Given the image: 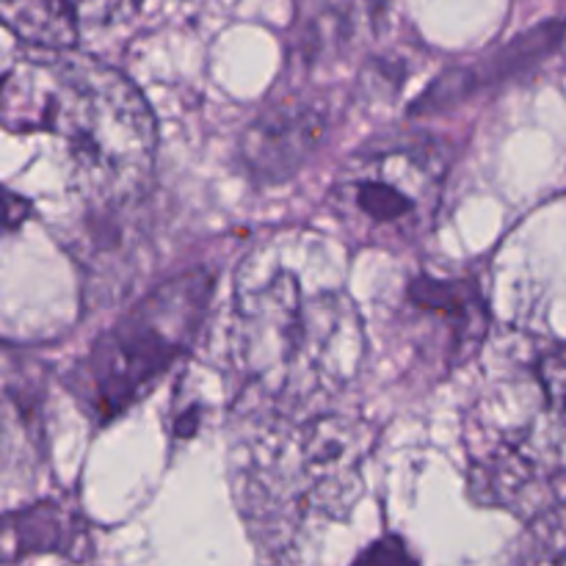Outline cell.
<instances>
[{
    "mask_svg": "<svg viewBox=\"0 0 566 566\" xmlns=\"http://www.w3.org/2000/svg\"><path fill=\"white\" fill-rule=\"evenodd\" d=\"M3 125L53 133L70 186L97 213H122L147 193L155 171V116L114 66L70 50L20 55L3 77Z\"/></svg>",
    "mask_w": 566,
    "mask_h": 566,
    "instance_id": "6da1fadb",
    "label": "cell"
},
{
    "mask_svg": "<svg viewBox=\"0 0 566 566\" xmlns=\"http://www.w3.org/2000/svg\"><path fill=\"white\" fill-rule=\"evenodd\" d=\"M376 431L357 415H263L232 453L238 509L265 564H285L324 523L346 520L363 495Z\"/></svg>",
    "mask_w": 566,
    "mask_h": 566,
    "instance_id": "7a4b0ae2",
    "label": "cell"
},
{
    "mask_svg": "<svg viewBox=\"0 0 566 566\" xmlns=\"http://www.w3.org/2000/svg\"><path fill=\"white\" fill-rule=\"evenodd\" d=\"M232 352L265 415L310 418L315 403L357 379L363 321L343 291L304 296L291 274H274L258 287H238Z\"/></svg>",
    "mask_w": 566,
    "mask_h": 566,
    "instance_id": "3957f363",
    "label": "cell"
},
{
    "mask_svg": "<svg viewBox=\"0 0 566 566\" xmlns=\"http://www.w3.org/2000/svg\"><path fill=\"white\" fill-rule=\"evenodd\" d=\"M216 274L191 269L164 282L92 343L66 387L92 423L108 426L142 401L193 346L213 298Z\"/></svg>",
    "mask_w": 566,
    "mask_h": 566,
    "instance_id": "277c9868",
    "label": "cell"
},
{
    "mask_svg": "<svg viewBox=\"0 0 566 566\" xmlns=\"http://www.w3.org/2000/svg\"><path fill=\"white\" fill-rule=\"evenodd\" d=\"M448 169V149L429 138L368 147L337 171L329 208L359 247H409L434 224Z\"/></svg>",
    "mask_w": 566,
    "mask_h": 566,
    "instance_id": "5b68a950",
    "label": "cell"
},
{
    "mask_svg": "<svg viewBox=\"0 0 566 566\" xmlns=\"http://www.w3.org/2000/svg\"><path fill=\"white\" fill-rule=\"evenodd\" d=\"M486 302L470 280L415 276L401 307L403 335L420 363L446 376L481 346L486 335Z\"/></svg>",
    "mask_w": 566,
    "mask_h": 566,
    "instance_id": "8992f818",
    "label": "cell"
},
{
    "mask_svg": "<svg viewBox=\"0 0 566 566\" xmlns=\"http://www.w3.org/2000/svg\"><path fill=\"white\" fill-rule=\"evenodd\" d=\"M332 127L329 105L291 97L252 119L238 144L241 169L254 186H280L302 171Z\"/></svg>",
    "mask_w": 566,
    "mask_h": 566,
    "instance_id": "52a82bcc",
    "label": "cell"
},
{
    "mask_svg": "<svg viewBox=\"0 0 566 566\" xmlns=\"http://www.w3.org/2000/svg\"><path fill=\"white\" fill-rule=\"evenodd\" d=\"M564 25L562 22H547V25L536 28V31L525 33V36L514 39L503 50H495L486 59L475 61V64L457 66L448 70L446 75L437 77L429 86V92L415 103L412 114H429V111H442L448 105H457L459 99L473 97L475 92L495 86V83L509 81L514 75H523L531 66L539 64L542 59L553 53L562 44Z\"/></svg>",
    "mask_w": 566,
    "mask_h": 566,
    "instance_id": "ba28073f",
    "label": "cell"
},
{
    "mask_svg": "<svg viewBox=\"0 0 566 566\" xmlns=\"http://www.w3.org/2000/svg\"><path fill=\"white\" fill-rule=\"evenodd\" d=\"M536 385L542 390V420L495 448L523 464L534 479L542 464L566 457V346L539 359Z\"/></svg>",
    "mask_w": 566,
    "mask_h": 566,
    "instance_id": "9c48e42d",
    "label": "cell"
},
{
    "mask_svg": "<svg viewBox=\"0 0 566 566\" xmlns=\"http://www.w3.org/2000/svg\"><path fill=\"white\" fill-rule=\"evenodd\" d=\"M3 22L22 42L42 50H70L81 39L64 0H0Z\"/></svg>",
    "mask_w": 566,
    "mask_h": 566,
    "instance_id": "30bf717a",
    "label": "cell"
},
{
    "mask_svg": "<svg viewBox=\"0 0 566 566\" xmlns=\"http://www.w3.org/2000/svg\"><path fill=\"white\" fill-rule=\"evenodd\" d=\"M517 566H566V503L536 514L520 547Z\"/></svg>",
    "mask_w": 566,
    "mask_h": 566,
    "instance_id": "8fae6325",
    "label": "cell"
},
{
    "mask_svg": "<svg viewBox=\"0 0 566 566\" xmlns=\"http://www.w3.org/2000/svg\"><path fill=\"white\" fill-rule=\"evenodd\" d=\"M72 20L83 31H108L136 17L144 0H64Z\"/></svg>",
    "mask_w": 566,
    "mask_h": 566,
    "instance_id": "7c38bea8",
    "label": "cell"
},
{
    "mask_svg": "<svg viewBox=\"0 0 566 566\" xmlns=\"http://www.w3.org/2000/svg\"><path fill=\"white\" fill-rule=\"evenodd\" d=\"M352 566H418V562L398 536H385L374 542Z\"/></svg>",
    "mask_w": 566,
    "mask_h": 566,
    "instance_id": "4fadbf2b",
    "label": "cell"
}]
</instances>
